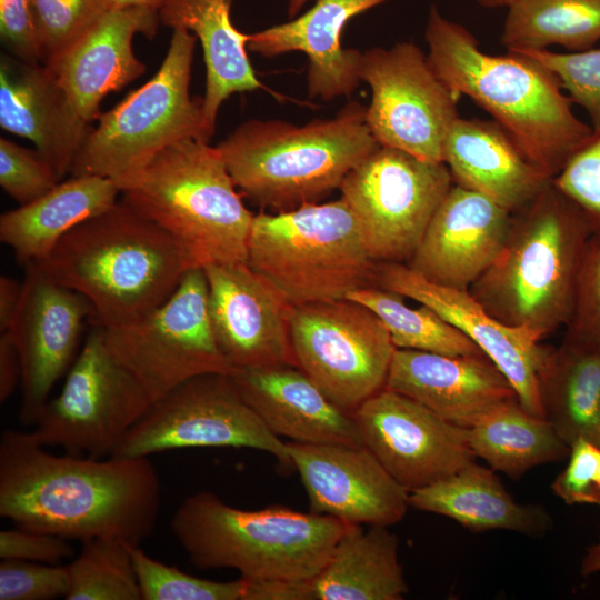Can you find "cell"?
<instances>
[{
  "instance_id": "cell-1",
  "label": "cell",
  "mask_w": 600,
  "mask_h": 600,
  "mask_svg": "<svg viewBox=\"0 0 600 600\" xmlns=\"http://www.w3.org/2000/svg\"><path fill=\"white\" fill-rule=\"evenodd\" d=\"M159 508L160 480L149 457L58 456L31 432L1 434L0 516L18 528L140 546L154 531Z\"/></svg>"
},
{
  "instance_id": "cell-2",
  "label": "cell",
  "mask_w": 600,
  "mask_h": 600,
  "mask_svg": "<svg viewBox=\"0 0 600 600\" xmlns=\"http://www.w3.org/2000/svg\"><path fill=\"white\" fill-rule=\"evenodd\" d=\"M424 38L429 62L442 82L486 110L552 179L591 136L592 127L574 114L557 76L536 58L483 52L471 31L434 4Z\"/></svg>"
},
{
  "instance_id": "cell-3",
  "label": "cell",
  "mask_w": 600,
  "mask_h": 600,
  "mask_svg": "<svg viewBox=\"0 0 600 600\" xmlns=\"http://www.w3.org/2000/svg\"><path fill=\"white\" fill-rule=\"evenodd\" d=\"M36 263L82 294L101 328L140 320L166 302L194 269L169 233L122 199L76 226Z\"/></svg>"
},
{
  "instance_id": "cell-4",
  "label": "cell",
  "mask_w": 600,
  "mask_h": 600,
  "mask_svg": "<svg viewBox=\"0 0 600 600\" xmlns=\"http://www.w3.org/2000/svg\"><path fill=\"white\" fill-rule=\"evenodd\" d=\"M592 236L582 210L552 180L512 212L500 253L469 292L494 319L541 341L570 320Z\"/></svg>"
},
{
  "instance_id": "cell-5",
  "label": "cell",
  "mask_w": 600,
  "mask_h": 600,
  "mask_svg": "<svg viewBox=\"0 0 600 600\" xmlns=\"http://www.w3.org/2000/svg\"><path fill=\"white\" fill-rule=\"evenodd\" d=\"M367 108L346 104L333 118L303 126L250 119L217 147L238 189L277 212L317 203L379 143L366 122Z\"/></svg>"
},
{
  "instance_id": "cell-6",
  "label": "cell",
  "mask_w": 600,
  "mask_h": 600,
  "mask_svg": "<svg viewBox=\"0 0 600 600\" xmlns=\"http://www.w3.org/2000/svg\"><path fill=\"white\" fill-rule=\"evenodd\" d=\"M351 524L284 506L242 510L210 491L187 497L170 529L190 563L247 581L313 579Z\"/></svg>"
},
{
  "instance_id": "cell-7",
  "label": "cell",
  "mask_w": 600,
  "mask_h": 600,
  "mask_svg": "<svg viewBox=\"0 0 600 600\" xmlns=\"http://www.w3.org/2000/svg\"><path fill=\"white\" fill-rule=\"evenodd\" d=\"M116 183L121 199L169 233L193 268L247 263L254 214L209 141H179Z\"/></svg>"
},
{
  "instance_id": "cell-8",
  "label": "cell",
  "mask_w": 600,
  "mask_h": 600,
  "mask_svg": "<svg viewBox=\"0 0 600 600\" xmlns=\"http://www.w3.org/2000/svg\"><path fill=\"white\" fill-rule=\"evenodd\" d=\"M377 263L342 198L253 217L247 264L293 307L346 299L372 286Z\"/></svg>"
},
{
  "instance_id": "cell-9",
  "label": "cell",
  "mask_w": 600,
  "mask_h": 600,
  "mask_svg": "<svg viewBox=\"0 0 600 600\" xmlns=\"http://www.w3.org/2000/svg\"><path fill=\"white\" fill-rule=\"evenodd\" d=\"M197 37L173 29L157 73L113 109L101 113L71 167V176L119 181L147 167L161 151L187 139L212 137L203 99L189 91Z\"/></svg>"
},
{
  "instance_id": "cell-10",
  "label": "cell",
  "mask_w": 600,
  "mask_h": 600,
  "mask_svg": "<svg viewBox=\"0 0 600 600\" xmlns=\"http://www.w3.org/2000/svg\"><path fill=\"white\" fill-rule=\"evenodd\" d=\"M152 403L136 376L112 356L98 326L68 370L60 393L44 404L31 433L44 447L107 458Z\"/></svg>"
},
{
  "instance_id": "cell-11",
  "label": "cell",
  "mask_w": 600,
  "mask_h": 600,
  "mask_svg": "<svg viewBox=\"0 0 600 600\" xmlns=\"http://www.w3.org/2000/svg\"><path fill=\"white\" fill-rule=\"evenodd\" d=\"M101 330L112 356L136 376L152 402L191 378L233 372L214 338L201 268L189 270L171 297L140 320Z\"/></svg>"
},
{
  "instance_id": "cell-12",
  "label": "cell",
  "mask_w": 600,
  "mask_h": 600,
  "mask_svg": "<svg viewBox=\"0 0 600 600\" xmlns=\"http://www.w3.org/2000/svg\"><path fill=\"white\" fill-rule=\"evenodd\" d=\"M453 186L443 162L379 146L343 179L341 198L354 213L376 262L408 263Z\"/></svg>"
},
{
  "instance_id": "cell-13",
  "label": "cell",
  "mask_w": 600,
  "mask_h": 600,
  "mask_svg": "<svg viewBox=\"0 0 600 600\" xmlns=\"http://www.w3.org/2000/svg\"><path fill=\"white\" fill-rule=\"evenodd\" d=\"M250 448L292 467L288 443L242 399L230 374L207 373L153 402L111 456L142 458L188 448Z\"/></svg>"
},
{
  "instance_id": "cell-14",
  "label": "cell",
  "mask_w": 600,
  "mask_h": 600,
  "mask_svg": "<svg viewBox=\"0 0 600 600\" xmlns=\"http://www.w3.org/2000/svg\"><path fill=\"white\" fill-rule=\"evenodd\" d=\"M290 340L297 367L351 413L384 388L397 349L379 317L348 299L293 307Z\"/></svg>"
},
{
  "instance_id": "cell-15",
  "label": "cell",
  "mask_w": 600,
  "mask_h": 600,
  "mask_svg": "<svg viewBox=\"0 0 600 600\" xmlns=\"http://www.w3.org/2000/svg\"><path fill=\"white\" fill-rule=\"evenodd\" d=\"M360 80L371 88L367 126L379 146L442 162L443 141L459 118L460 99L411 41L361 54Z\"/></svg>"
},
{
  "instance_id": "cell-16",
  "label": "cell",
  "mask_w": 600,
  "mask_h": 600,
  "mask_svg": "<svg viewBox=\"0 0 600 600\" xmlns=\"http://www.w3.org/2000/svg\"><path fill=\"white\" fill-rule=\"evenodd\" d=\"M362 443L408 492L476 460L468 428L402 393L383 388L353 412Z\"/></svg>"
},
{
  "instance_id": "cell-17",
  "label": "cell",
  "mask_w": 600,
  "mask_h": 600,
  "mask_svg": "<svg viewBox=\"0 0 600 600\" xmlns=\"http://www.w3.org/2000/svg\"><path fill=\"white\" fill-rule=\"evenodd\" d=\"M88 318L93 310L82 294L48 277L36 262L26 264L20 304L7 330L21 360L22 423H36L56 382L72 366Z\"/></svg>"
},
{
  "instance_id": "cell-18",
  "label": "cell",
  "mask_w": 600,
  "mask_h": 600,
  "mask_svg": "<svg viewBox=\"0 0 600 600\" xmlns=\"http://www.w3.org/2000/svg\"><path fill=\"white\" fill-rule=\"evenodd\" d=\"M219 350L236 369L297 366L290 340L293 306L247 263L204 269Z\"/></svg>"
},
{
  "instance_id": "cell-19",
  "label": "cell",
  "mask_w": 600,
  "mask_h": 600,
  "mask_svg": "<svg viewBox=\"0 0 600 600\" xmlns=\"http://www.w3.org/2000/svg\"><path fill=\"white\" fill-rule=\"evenodd\" d=\"M287 443L311 512L354 526L390 527L404 518L409 492L364 446Z\"/></svg>"
},
{
  "instance_id": "cell-20",
  "label": "cell",
  "mask_w": 600,
  "mask_h": 600,
  "mask_svg": "<svg viewBox=\"0 0 600 600\" xmlns=\"http://www.w3.org/2000/svg\"><path fill=\"white\" fill-rule=\"evenodd\" d=\"M373 282L428 306L459 329L508 378L521 404L544 417L537 374L544 347L528 331L494 319L469 290L431 282L406 263L378 262Z\"/></svg>"
},
{
  "instance_id": "cell-21",
  "label": "cell",
  "mask_w": 600,
  "mask_h": 600,
  "mask_svg": "<svg viewBox=\"0 0 600 600\" xmlns=\"http://www.w3.org/2000/svg\"><path fill=\"white\" fill-rule=\"evenodd\" d=\"M160 23L152 8H108L74 42L44 66L80 119L90 124L100 103L138 79L146 66L133 53L137 33L152 39Z\"/></svg>"
},
{
  "instance_id": "cell-22",
  "label": "cell",
  "mask_w": 600,
  "mask_h": 600,
  "mask_svg": "<svg viewBox=\"0 0 600 600\" xmlns=\"http://www.w3.org/2000/svg\"><path fill=\"white\" fill-rule=\"evenodd\" d=\"M511 214L486 196L453 183L406 264L431 282L469 290L500 253Z\"/></svg>"
},
{
  "instance_id": "cell-23",
  "label": "cell",
  "mask_w": 600,
  "mask_h": 600,
  "mask_svg": "<svg viewBox=\"0 0 600 600\" xmlns=\"http://www.w3.org/2000/svg\"><path fill=\"white\" fill-rule=\"evenodd\" d=\"M384 388L417 400L463 428L518 397L486 354L447 356L411 349H396Z\"/></svg>"
},
{
  "instance_id": "cell-24",
  "label": "cell",
  "mask_w": 600,
  "mask_h": 600,
  "mask_svg": "<svg viewBox=\"0 0 600 600\" xmlns=\"http://www.w3.org/2000/svg\"><path fill=\"white\" fill-rule=\"evenodd\" d=\"M230 377L277 437L300 443L363 446L353 413L330 400L297 366L236 369Z\"/></svg>"
},
{
  "instance_id": "cell-25",
  "label": "cell",
  "mask_w": 600,
  "mask_h": 600,
  "mask_svg": "<svg viewBox=\"0 0 600 600\" xmlns=\"http://www.w3.org/2000/svg\"><path fill=\"white\" fill-rule=\"evenodd\" d=\"M389 0H317L303 14L248 37V50L264 58L301 51L307 56V90L330 101L349 97L361 82L362 52L341 46V33L356 16Z\"/></svg>"
},
{
  "instance_id": "cell-26",
  "label": "cell",
  "mask_w": 600,
  "mask_h": 600,
  "mask_svg": "<svg viewBox=\"0 0 600 600\" xmlns=\"http://www.w3.org/2000/svg\"><path fill=\"white\" fill-rule=\"evenodd\" d=\"M0 126L32 141L60 181L91 130L43 63L9 54L0 59Z\"/></svg>"
},
{
  "instance_id": "cell-27",
  "label": "cell",
  "mask_w": 600,
  "mask_h": 600,
  "mask_svg": "<svg viewBox=\"0 0 600 600\" xmlns=\"http://www.w3.org/2000/svg\"><path fill=\"white\" fill-rule=\"evenodd\" d=\"M441 156L454 184L486 196L511 213L553 180L494 120L459 117L443 141Z\"/></svg>"
},
{
  "instance_id": "cell-28",
  "label": "cell",
  "mask_w": 600,
  "mask_h": 600,
  "mask_svg": "<svg viewBox=\"0 0 600 600\" xmlns=\"http://www.w3.org/2000/svg\"><path fill=\"white\" fill-rule=\"evenodd\" d=\"M232 0H167L159 9L160 22L186 29L199 39L206 63L203 114L213 134L222 102L233 93L266 89L247 53L249 34L232 23Z\"/></svg>"
},
{
  "instance_id": "cell-29",
  "label": "cell",
  "mask_w": 600,
  "mask_h": 600,
  "mask_svg": "<svg viewBox=\"0 0 600 600\" xmlns=\"http://www.w3.org/2000/svg\"><path fill=\"white\" fill-rule=\"evenodd\" d=\"M410 507L448 517L469 530L541 536L552 524L540 506L521 504L493 472L474 461L451 476L409 492Z\"/></svg>"
},
{
  "instance_id": "cell-30",
  "label": "cell",
  "mask_w": 600,
  "mask_h": 600,
  "mask_svg": "<svg viewBox=\"0 0 600 600\" xmlns=\"http://www.w3.org/2000/svg\"><path fill=\"white\" fill-rule=\"evenodd\" d=\"M117 183L99 176H72L39 199L0 216V240L28 264L46 259L60 239L79 223L117 201Z\"/></svg>"
},
{
  "instance_id": "cell-31",
  "label": "cell",
  "mask_w": 600,
  "mask_h": 600,
  "mask_svg": "<svg viewBox=\"0 0 600 600\" xmlns=\"http://www.w3.org/2000/svg\"><path fill=\"white\" fill-rule=\"evenodd\" d=\"M544 418L571 447L578 439L600 447V349L564 334L558 348L544 347L538 368Z\"/></svg>"
},
{
  "instance_id": "cell-32",
  "label": "cell",
  "mask_w": 600,
  "mask_h": 600,
  "mask_svg": "<svg viewBox=\"0 0 600 600\" xmlns=\"http://www.w3.org/2000/svg\"><path fill=\"white\" fill-rule=\"evenodd\" d=\"M313 600H401L408 584L388 527L351 524L311 580Z\"/></svg>"
},
{
  "instance_id": "cell-33",
  "label": "cell",
  "mask_w": 600,
  "mask_h": 600,
  "mask_svg": "<svg viewBox=\"0 0 600 600\" xmlns=\"http://www.w3.org/2000/svg\"><path fill=\"white\" fill-rule=\"evenodd\" d=\"M468 436L476 458L513 479L537 466L563 460L570 452L550 421L527 410L518 397L468 428Z\"/></svg>"
},
{
  "instance_id": "cell-34",
  "label": "cell",
  "mask_w": 600,
  "mask_h": 600,
  "mask_svg": "<svg viewBox=\"0 0 600 600\" xmlns=\"http://www.w3.org/2000/svg\"><path fill=\"white\" fill-rule=\"evenodd\" d=\"M600 40V0H512L503 22L507 51L590 50Z\"/></svg>"
},
{
  "instance_id": "cell-35",
  "label": "cell",
  "mask_w": 600,
  "mask_h": 600,
  "mask_svg": "<svg viewBox=\"0 0 600 600\" xmlns=\"http://www.w3.org/2000/svg\"><path fill=\"white\" fill-rule=\"evenodd\" d=\"M403 296L378 286L350 291L346 299L369 308L383 322L397 349L447 356H477L483 351L428 306L410 308Z\"/></svg>"
},
{
  "instance_id": "cell-36",
  "label": "cell",
  "mask_w": 600,
  "mask_h": 600,
  "mask_svg": "<svg viewBox=\"0 0 600 600\" xmlns=\"http://www.w3.org/2000/svg\"><path fill=\"white\" fill-rule=\"evenodd\" d=\"M67 568L70 578L67 600H141L130 544L126 541L86 540Z\"/></svg>"
},
{
  "instance_id": "cell-37",
  "label": "cell",
  "mask_w": 600,
  "mask_h": 600,
  "mask_svg": "<svg viewBox=\"0 0 600 600\" xmlns=\"http://www.w3.org/2000/svg\"><path fill=\"white\" fill-rule=\"evenodd\" d=\"M141 600H243L246 580L213 581L160 562L130 544Z\"/></svg>"
},
{
  "instance_id": "cell-38",
  "label": "cell",
  "mask_w": 600,
  "mask_h": 600,
  "mask_svg": "<svg viewBox=\"0 0 600 600\" xmlns=\"http://www.w3.org/2000/svg\"><path fill=\"white\" fill-rule=\"evenodd\" d=\"M42 63L74 42L108 9L100 0H31Z\"/></svg>"
},
{
  "instance_id": "cell-39",
  "label": "cell",
  "mask_w": 600,
  "mask_h": 600,
  "mask_svg": "<svg viewBox=\"0 0 600 600\" xmlns=\"http://www.w3.org/2000/svg\"><path fill=\"white\" fill-rule=\"evenodd\" d=\"M516 52L529 54L550 69L571 100L587 110L592 129L600 128V48L568 53L549 49Z\"/></svg>"
},
{
  "instance_id": "cell-40",
  "label": "cell",
  "mask_w": 600,
  "mask_h": 600,
  "mask_svg": "<svg viewBox=\"0 0 600 600\" xmlns=\"http://www.w3.org/2000/svg\"><path fill=\"white\" fill-rule=\"evenodd\" d=\"M59 182L53 167L37 149L0 139V186L20 206L44 196Z\"/></svg>"
},
{
  "instance_id": "cell-41",
  "label": "cell",
  "mask_w": 600,
  "mask_h": 600,
  "mask_svg": "<svg viewBox=\"0 0 600 600\" xmlns=\"http://www.w3.org/2000/svg\"><path fill=\"white\" fill-rule=\"evenodd\" d=\"M553 184L584 213L592 233L600 239V128L553 178Z\"/></svg>"
},
{
  "instance_id": "cell-42",
  "label": "cell",
  "mask_w": 600,
  "mask_h": 600,
  "mask_svg": "<svg viewBox=\"0 0 600 600\" xmlns=\"http://www.w3.org/2000/svg\"><path fill=\"white\" fill-rule=\"evenodd\" d=\"M67 566L1 559L0 600H51L67 598Z\"/></svg>"
},
{
  "instance_id": "cell-43",
  "label": "cell",
  "mask_w": 600,
  "mask_h": 600,
  "mask_svg": "<svg viewBox=\"0 0 600 600\" xmlns=\"http://www.w3.org/2000/svg\"><path fill=\"white\" fill-rule=\"evenodd\" d=\"M566 334L600 349V239L592 236L581 267Z\"/></svg>"
},
{
  "instance_id": "cell-44",
  "label": "cell",
  "mask_w": 600,
  "mask_h": 600,
  "mask_svg": "<svg viewBox=\"0 0 600 600\" xmlns=\"http://www.w3.org/2000/svg\"><path fill=\"white\" fill-rule=\"evenodd\" d=\"M567 467L551 484L552 492L567 504L598 503L600 447L578 439L569 452Z\"/></svg>"
},
{
  "instance_id": "cell-45",
  "label": "cell",
  "mask_w": 600,
  "mask_h": 600,
  "mask_svg": "<svg viewBox=\"0 0 600 600\" xmlns=\"http://www.w3.org/2000/svg\"><path fill=\"white\" fill-rule=\"evenodd\" d=\"M73 554L69 540L56 534L18 527L0 531V559L60 564Z\"/></svg>"
},
{
  "instance_id": "cell-46",
  "label": "cell",
  "mask_w": 600,
  "mask_h": 600,
  "mask_svg": "<svg viewBox=\"0 0 600 600\" xmlns=\"http://www.w3.org/2000/svg\"><path fill=\"white\" fill-rule=\"evenodd\" d=\"M0 34L11 56L42 63L31 0H0Z\"/></svg>"
},
{
  "instance_id": "cell-47",
  "label": "cell",
  "mask_w": 600,
  "mask_h": 600,
  "mask_svg": "<svg viewBox=\"0 0 600 600\" xmlns=\"http://www.w3.org/2000/svg\"><path fill=\"white\" fill-rule=\"evenodd\" d=\"M311 580H246L243 600H313Z\"/></svg>"
},
{
  "instance_id": "cell-48",
  "label": "cell",
  "mask_w": 600,
  "mask_h": 600,
  "mask_svg": "<svg viewBox=\"0 0 600 600\" xmlns=\"http://www.w3.org/2000/svg\"><path fill=\"white\" fill-rule=\"evenodd\" d=\"M22 367L17 347L8 331L0 334V402H6L21 383Z\"/></svg>"
},
{
  "instance_id": "cell-49",
  "label": "cell",
  "mask_w": 600,
  "mask_h": 600,
  "mask_svg": "<svg viewBox=\"0 0 600 600\" xmlns=\"http://www.w3.org/2000/svg\"><path fill=\"white\" fill-rule=\"evenodd\" d=\"M22 296V282L0 276V331H7L16 316Z\"/></svg>"
},
{
  "instance_id": "cell-50",
  "label": "cell",
  "mask_w": 600,
  "mask_h": 600,
  "mask_svg": "<svg viewBox=\"0 0 600 600\" xmlns=\"http://www.w3.org/2000/svg\"><path fill=\"white\" fill-rule=\"evenodd\" d=\"M600 571V539L592 544L581 562V573L587 577Z\"/></svg>"
},
{
  "instance_id": "cell-51",
  "label": "cell",
  "mask_w": 600,
  "mask_h": 600,
  "mask_svg": "<svg viewBox=\"0 0 600 600\" xmlns=\"http://www.w3.org/2000/svg\"><path fill=\"white\" fill-rule=\"evenodd\" d=\"M167 0H111L110 8H131V7H144L159 9Z\"/></svg>"
},
{
  "instance_id": "cell-52",
  "label": "cell",
  "mask_w": 600,
  "mask_h": 600,
  "mask_svg": "<svg viewBox=\"0 0 600 600\" xmlns=\"http://www.w3.org/2000/svg\"><path fill=\"white\" fill-rule=\"evenodd\" d=\"M308 1L309 0H289L287 9L289 18H294Z\"/></svg>"
},
{
  "instance_id": "cell-53",
  "label": "cell",
  "mask_w": 600,
  "mask_h": 600,
  "mask_svg": "<svg viewBox=\"0 0 600 600\" xmlns=\"http://www.w3.org/2000/svg\"><path fill=\"white\" fill-rule=\"evenodd\" d=\"M484 8H508L512 0H477Z\"/></svg>"
},
{
  "instance_id": "cell-54",
  "label": "cell",
  "mask_w": 600,
  "mask_h": 600,
  "mask_svg": "<svg viewBox=\"0 0 600 600\" xmlns=\"http://www.w3.org/2000/svg\"><path fill=\"white\" fill-rule=\"evenodd\" d=\"M598 494H599V498H598V506L600 507V468H599V474H598Z\"/></svg>"
},
{
  "instance_id": "cell-55",
  "label": "cell",
  "mask_w": 600,
  "mask_h": 600,
  "mask_svg": "<svg viewBox=\"0 0 600 600\" xmlns=\"http://www.w3.org/2000/svg\"><path fill=\"white\" fill-rule=\"evenodd\" d=\"M102 3H104L108 8H110V1L111 0H100Z\"/></svg>"
}]
</instances>
